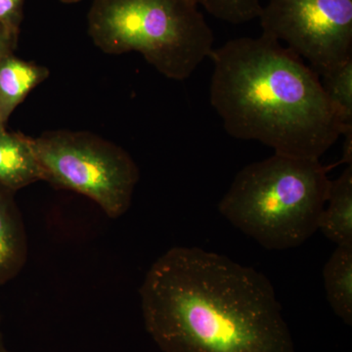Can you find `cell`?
<instances>
[{
	"mask_svg": "<svg viewBox=\"0 0 352 352\" xmlns=\"http://www.w3.org/2000/svg\"><path fill=\"white\" fill-rule=\"evenodd\" d=\"M210 15L230 24H245L258 18L263 6L259 0H193Z\"/></svg>",
	"mask_w": 352,
	"mask_h": 352,
	"instance_id": "obj_13",
	"label": "cell"
},
{
	"mask_svg": "<svg viewBox=\"0 0 352 352\" xmlns=\"http://www.w3.org/2000/svg\"><path fill=\"white\" fill-rule=\"evenodd\" d=\"M329 170L318 159L274 153L237 173L219 201L220 214L265 249L298 247L318 229Z\"/></svg>",
	"mask_w": 352,
	"mask_h": 352,
	"instance_id": "obj_3",
	"label": "cell"
},
{
	"mask_svg": "<svg viewBox=\"0 0 352 352\" xmlns=\"http://www.w3.org/2000/svg\"><path fill=\"white\" fill-rule=\"evenodd\" d=\"M15 194L0 186V286L18 276L28 259L27 233Z\"/></svg>",
	"mask_w": 352,
	"mask_h": 352,
	"instance_id": "obj_7",
	"label": "cell"
},
{
	"mask_svg": "<svg viewBox=\"0 0 352 352\" xmlns=\"http://www.w3.org/2000/svg\"><path fill=\"white\" fill-rule=\"evenodd\" d=\"M139 295L146 330L163 352H295L268 278L222 254L171 248Z\"/></svg>",
	"mask_w": 352,
	"mask_h": 352,
	"instance_id": "obj_1",
	"label": "cell"
},
{
	"mask_svg": "<svg viewBox=\"0 0 352 352\" xmlns=\"http://www.w3.org/2000/svg\"><path fill=\"white\" fill-rule=\"evenodd\" d=\"M0 324H1V319H0ZM6 342H4L3 333L1 332V327H0V352H6Z\"/></svg>",
	"mask_w": 352,
	"mask_h": 352,
	"instance_id": "obj_17",
	"label": "cell"
},
{
	"mask_svg": "<svg viewBox=\"0 0 352 352\" xmlns=\"http://www.w3.org/2000/svg\"><path fill=\"white\" fill-rule=\"evenodd\" d=\"M43 182L32 138L0 126V186L13 192Z\"/></svg>",
	"mask_w": 352,
	"mask_h": 352,
	"instance_id": "obj_8",
	"label": "cell"
},
{
	"mask_svg": "<svg viewBox=\"0 0 352 352\" xmlns=\"http://www.w3.org/2000/svg\"><path fill=\"white\" fill-rule=\"evenodd\" d=\"M50 71L11 54L0 62V126L34 88L44 82Z\"/></svg>",
	"mask_w": 352,
	"mask_h": 352,
	"instance_id": "obj_9",
	"label": "cell"
},
{
	"mask_svg": "<svg viewBox=\"0 0 352 352\" xmlns=\"http://www.w3.org/2000/svg\"><path fill=\"white\" fill-rule=\"evenodd\" d=\"M60 1L63 2V3L73 4L76 3V2H80V0H60Z\"/></svg>",
	"mask_w": 352,
	"mask_h": 352,
	"instance_id": "obj_18",
	"label": "cell"
},
{
	"mask_svg": "<svg viewBox=\"0 0 352 352\" xmlns=\"http://www.w3.org/2000/svg\"><path fill=\"white\" fill-rule=\"evenodd\" d=\"M344 144H342V157L340 163L352 164V127L342 133Z\"/></svg>",
	"mask_w": 352,
	"mask_h": 352,
	"instance_id": "obj_16",
	"label": "cell"
},
{
	"mask_svg": "<svg viewBox=\"0 0 352 352\" xmlns=\"http://www.w3.org/2000/svg\"><path fill=\"white\" fill-rule=\"evenodd\" d=\"M258 18L319 76L352 56V0H268Z\"/></svg>",
	"mask_w": 352,
	"mask_h": 352,
	"instance_id": "obj_6",
	"label": "cell"
},
{
	"mask_svg": "<svg viewBox=\"0 0 352 352\" xmlns=\"http://www.w3.org/2000/svg\"><path fill=\"white\" fill-rule=\"evenodd\" d=\"M210 58V104L232 138L320 160L351 129L340 122L318 74L279 41L263 34L235 38Z\"/></svg>",
	"mask_w": 352,
	"mask_h": 352,
	"instance_id": "obj_2",
	"label": "cell"
},
{
	"mask_svg": "<svg viewBox=\"0 0 352 352\" xmlns=\"http://www.w3.org/2000/svg\"><path fill=\"white\" fill-rule=\"evenodd\" d=\"M326 296L336 315L352 324V245H337L323 270Z\"/></svg>",
	"mask_w": 352,
	"mask_h": 352,
	"instance_id": "obj_11",
	"label": "cell"
},
{
	"mask_svg": "<svg viewBox=\"0 0 352 352\" xmlns=\"http://www.w3.org/2000/svg\"><path fill=\"white\" fill-rule=\"evenodd\" d=\"M18 36L19 34L0 25V62L9 55L14 54V50L17 46Z\"/></svg>",
	"mask_w": 352,
	"mask_h": 352,
	"instance_id": "obj_15",
	"label": "cell"
},
{
	"mask_svg": "<svg viewBox=\"0 0 352 352\" xmlns=\"http://www.w3.org/2000/svg\"><path fill=\"white\" fill-rule=\"evenodd\" d=\"M318 229L337 245H352V166L331 180Z\"/></svg>",
	"mask_w": 352,
	"mask_h": 352,
	"instance_id": "obj_10",
	"label": "cell"
},
{
	"mask_svg": "<svg viewBox=\"0 0 352 352\" xmlns=\"http://www.w3.org/2000/svg\"><path fill=\"white\" fill-rule=\"evenodd\" d=\"M321 76L322 87L340 122L346 129L352 127V56Z\"/></svg>",
	"mask_w": 352,
	"mask_h": 352,
	"instance_id": "obj_12",
	"label": "cell"
},
{
	"mask_svg": "<svg viewBox=\"0 0 352 352\" xmlns=\"http://www.w3.org/2000/svg\"><path fill=\"white\" fill-rule=\"evenodd\" d=\"M24 0H0V25L19 34Z\"/></svg>",
	"mask_w": 352,
	"mask_h": 352,
	"instance_id": "obj_14",
	"label": "cell"
},
{
	"mask_svg": "<svg viewBox=\"0 0 352 352\" xmlns=\"http://www.w3.org/2000/svg\"><path fill=\"white\" fill-rule=\"evenodd\" d=\"M87 25L103 52H138L179 82L214 50V34L193 0H94Z\"/></svg>",
	"mask_w": 352,
	"mask_h": 352,
	"instance_id": "obj_4",
	"label": "cell"
},
{
	"mask_svg": "<svg viewBox=\"0 0 352 352\" xmlns=\"http://www.w3.org/2000/svg\"><path fill=\"white\" fill-rule=\"evenodd\" d=\"M43 182L94 201L110 219L131 205L138 164L120 146L88 132L57 131L32 138Z\"/></svg>",
	"mask_w": 352,
	"mask_h": 352,
	"instance_id": "obj_5",
	"label": "cell"
}]
</instances>
